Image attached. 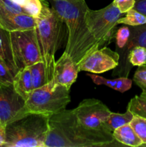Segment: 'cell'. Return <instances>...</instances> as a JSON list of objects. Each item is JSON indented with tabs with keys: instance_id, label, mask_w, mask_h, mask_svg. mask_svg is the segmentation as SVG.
Masks as SVG:
<instances>
[{
	"instance_id": "30",
	"label": "cell",
	"mask_w": 146,
	"mask_h": 147,
	"mask_svg": "<svg viewBox=\"0 0 146 147\" xmlns=\"http://www.w3.org/2000/svg\"><path fill=\"white\" fill-rule=\"evenodd\" d=\"M6 142L5 128L0 126V146H4Z\"/></svg>"
},
{
	"instance_id": "1",
	"label": "cell",
	"mask_w": 146,
	"mask_h": 147,
	"mask_svg": "<svg viewBox=\"0 0 146 147\" xmlns=\"http://www.w3.org/2000/svg\"><path fill=\"white\" fill-rule=\"evenodd\" d=\"M113 133L82 124L73 109L50 116L45 147L109 146L115 142Z\"/></svg>"
},
{
	"instance_id": "32",
	"label": "cell",
	"mask_w": 146,
	"mask_h": 147,
	"mask_svg": "<svg viewBox=\"0 0 146 147\" xmlns=\"http://www.w3.org/2000/svg\"><path fill=\"white\" fill-rule=\"evenodd\" d=\"M0 126H1V122H0Z\"/></svg>"
},
{
	"instance_id": "11",
	"label": "cell",
	"mask_w": 146,
	"mask_h": 147,
	"mask_svg": "<svg viewBox=\"0 0 146 147\" xmlns=\"http://www.w3.org/2000/svg\"><path fill=\"white\" fill-rule=\"evenodd\" d=\"M130 30V37L125 47L117 50L120 55L119 65L115 68L114 76L128 77L129 73L133 66L128 63L127 57L130 50L135 47H146V24L137 26H129Z\"/></svg>"
},
{
	"instance_id": "20",
	"label": "cell",
	"mask_w": 146,
	"mask_h": 147,
	"mask_svg": "<svg viewBox=\"0 0 146 147\" xmlns=\"http://www.w3.org/2000/svg\"><path fill=\"white\" fill-rule=\"evenodd\" d=\"M127 109L134 116H139L146 119V90H143L140 95H137L129 101Z\"/></svg>"
},
{
	"instance_id": "6",
	"label": "cell",
	"mask_w": 146,
	"mask_h": 147,
	"mask_svg": "<svg viewBox=\"0 0 146 147\" xmlns=\"http://www.w3.org/2000/svg\"><path fill=\"white\" fill-rule=\"evenodd\" d=\"M122 14L114 1L101 9L87 10L86 22L100 47L111 42L115 37L117 21Z\"/></svg>"
},
{
	"instance_id": "31",
	"label": "cell",
	"mask_w": 146,
	"mask_h": 147,
	"mask_svg": "<svg viewBox=\"0 0 146 147\" xmlns=\"http://www.w3.org/2000/svg\"><path fill=\"white\" fill-rule=\"evenodd\" d=\"M14 1H15L16 2H17V3H18V4H21V5H22L23 7H24V4H25L26 0H14Z\"/></svg>"
},
{
	"instance_id": "7",
	"label": "cell",
	"mask_w": 146,
	"mask_h": 147,
	"mask_svg": "<svg viewBox=\"0 0 146 147\" xmlns=\"http://www.w3.org/2000/svg\"><path fill=\"white\" fill-rule=\"evenodd\" d=\"M13 57L19 70L42 61L36 27L10 32Z\"/></svg>"
},
{
	"instance_id": "5",
	"label": "cell",
	"mask_w": 146,
	"mask_h": 147,
	"mask_svg": "<svg viewBox=\"0 0 146 147\" xmlns=\"http://www.w3.org/2000/svg\"><path fill=\"white\" fill-rule=\"evenodd\" d=\"M70 89L52 79L42 87L34 89L25 100L24 113H40L51 116L66 109L70 103Z\"/></svg>"
},
{
	"instance_id": "8",
	"label": "cell",
	"mask_w": 146,
	"mask_h": 147,
	"mask_svg": "<svg viewBox=\"0 0 146 147\" xmlns=\"http://www.w3.org/2000/svg\"><path fill=\"white\" fill-rule=\"evenodd\" d=\"M73 111L79 121L84 126L90 129L107 131L104 127V123L111 111L101 100L95 98L84 99Z\"/></svg>"
},
{
	"instance_id": "21",
	"label": "cell",
	"mask_w": 146,
	"mask_h": 147,
	"mask_svg": "<svg viewBox=\"0 0 146 147\" xmlns=\"http://www.w3.org/2000/svg\"><path fill=\"white\" fill-rule=\"evenodd\" d=\"M117 24H124L127 26H137L146 24V17L135 9H131L126 12L124 17L117 21Z\"/></svg>"
},
{
	"instance_id": "18",
	"label": "cell",
	"mask_w": 146,
	"mask_h": 147,
	"mask_svg": "<svg viewBox=\"0 0 146 147\" xmlns=\"http://www.w3.org/2000/svg\"><path fill=\"white\" fill-rule=\"evenodd\" d=\"M134 117V115L130 111L127 109V111L124 113H113L111 112L104 123V127L106 130L113 133L116 129L120 126L130 123L132 119Z\"/></svg>"
},
{
	"instance_id": "15",
	"label": "cell",
	"mask_w": 146,
	"mask_h": 147,
	"mask_svg": "<svg viewBox=\"0 0 146 147\" xmlns=\"http://www.w3.org/2000/svg\"><path fill=\"white\" fill-rule=\"evenodd\" d=\"M13 86L14 90L24 100H27L33 90L29 66L19 70L14 77Z\"/></svg>"
},
{
	"instance_id": "16",
	"label": "cell",
	"mask_w": 146,
	"mask_h": 147,
	"mask_svg": "<svg viewBox=\"0 0 146 147\" xmlns=\"http://www.w3.org/2000/svg\"><path fill=\"white\" fill-rule=\"evenodd\" d=\"M87 76L96 85L107 86L120 93H125L130 90L133 84V80L127 77L120 76L118 78L116 79H107L94 73H87Z\"/></svg>"
},
{
	"instance_id": "24",
	"label": "cell",
	"mask_w": 146,
	"mask_h": 147,
	"mask_svg": "<svg viewBox=\"0 0 146 147\" xmlns=\"http://www.w3.org/2000/svg\"><path fill=\"white\" fill-rule=\"evenodd\" d=\"M130 34V30L129 26L128 27L127 25L123 26L119 29H117L115 35V38L116 40V51L121 50L125 47L126 43L128 41Z\"/></svg>"
},
{
	"instance_id": "19",
	"label": "cell",
	"mask_w": 146,
	"mask_h": 147,
	"mask_svg": "<svg viewBox=\"0 0 146 147\" xmlns=\"http://www.w3.org/2000/svg\"><path fill=\"white\" fill-rule=\"evenodd\" d=\"M33 90L42 87L50 82L47 78L45 65L43 61L38 62L29 66Z\"/></svg>"
},
{
	"instance_id": "12",
	"label": "cell",
	"mask_w": 146,
	"mask_h": 147,
	"mask_svg": "<svg viewBox=\"0 0 146 147\" xmlns=\"http://www.w3.org/2000/svg\"><path fill=\"white\" fill-rule=\"evenodd\" d=\"M79 72L78 63L64 52L54 63L52 80L57 84L70 90L71 86L77 80Z\"/></svg>"
},
{
	"instance_id": "3",
	"label": "cell",
	"mask_w": 146,
	"mask_h": 147,
	"mask_svg": "<svg viewBox=\"0 0 146 147\" xmlns=\"http://www.w3.org/2000/svg\"><path fill=\"white\" fill-rule=\"evenodd\" d=\"M66 30L65 23L58 13L50 7L47 0H42L41 13L36 18V31L50 81L53 77L54 56L65 38Z\"/></svg>"
},
{
	"instance_id": "13",
	"label": "cell",
	"mask_w": 146,
	"mask_h": 147,
	"mask_svg": "<svg viewBox=\"0 0 146 147\" xmlns=\"http://www.w3.org/2000/svg\"><path fill=\"white\" fill-rule=\"evenodd\" d=\"M0 27L7 31H24L36 27V19L24 13L0 15Z\"/></svg>"
},
{
	"instance_id": "14",
	"label": "cell",
	"mask_w": 146,
	"mask_h": 147,
	"mask_svg": "<svg viewBox=\"0 0 146 147\" xmlns=\"http://www.w3.org/2000/svg\"><path fill=\"white\" fill-rule=\"evenodd\" d=\"M0 60L9 67L14 76L19 71L13 57L10 32L0 27Z\"/></svg>"
},
{
	"instance_id": "25",
	"label": "cell",
	"mask_w": 146,
	"mask_h": 147,
	"mask_svg": "<svg viewBox=\"0 0 146 147\" xmlns=\"http://www.w3.org/2000/svg\"><path fill=\"white\" fill-rule=\"evenodd\" d=\"M24 7L28 15L36 19L41 13L42 0H26Z\"/></svg>"
},
{
	"instance_id": "10",
	"label": "cell",
	"mask_w": 146,
	"mask_h": 147,
	"mask_svg": "<svg viewBox=\"0 0 146 147\" xmlns=\"http://www.w3.org/2000/svg\"><path fill=\"white\" fill-rule=\"evenodd\" d=\"M120 55L116 51L104 46L87 55L80 63L79 70L94 74L105 73L115 69L119 65Z\"/></svg>"
},
{
	"instance_id": "17",
	"label": "cell",
	"mask_w": 146,
	"mask_h": 147,
	"mask_svg": "<svg viewBox=\"0 0 146 147\" xmlns=\"http://www.w3.org/2000/svg\"><path fill=\"white\" fill-rule=\"evenodd\" d=\"M115 140L121 144L137 147L143 146V142L134 131L130 123L120 126L113 132Z\"/></svg>"
},
{
	"instance_id": "27",
	"label": "cell",
	"mask_w": 146,
	"mask_h": 147,
	"mask_svg": "<svg viewBox=\"0 0 146 147\" xmlns=\"http://www.w3.org/2000/svg\"><path fill=\"white\" fill-rule=\"evenodd\" d=\"M133 81L142 90H146V64L137 67L133 76Z\"/></svg>"
},
{
	"instance_id": "2",
	"label": "cell",
	"mask_w": 146,
	"mask_h": 147,
	"mask_svg": "<svg viewBox=\"0 0 146 147\" xmlns=\"http://www.w3.org/2000/svg\"><path fill=\"white\" fill-rule=\"evenodd\" d=\"M66 24L67 40L64 53L79 63L100 48L85 20L88 9L84 0H47Z\"/></svg>"
},
{
	"instance_id": "23",
	"label": "cell",
	"mask_w": 146,
	"mask_h": 147,
	"mask_svg": "<svg viewBox=\"0 0 146 147\" xmlns=\"http://www.w3.org/2000/svg\"><path fill=\"white\" fill-rule=\"evenodd\" d=\"M130 125L137 135L143 145H146V119L139 116H134Z\"/></svg>"
},
{
	"instance_id": "28",
	"label": "cell",
	"mask_w": 146,
	"mask_h": 147,
	"mask_svg": "<svg viewBox=\"0 0 146 147\" xmlns=\"http://www.w3.org/2000/svg\"><path fill=\"white\" fill-rule=\"evenodd\" d=\"M114 3L122 14L133 9L135 0H114Z\"/></svg>"
},
{
	"instance_id": "4",
	"label": "cell",
	"mask_w": 146,
	"mask_h": 147,
	"mask_svg": "<svg viewBox=\"0 0 146 147\" xmlns=\"http://www.w3.org/2000/svg\"><path fill=\"white\" fill-rule=\"evenodd\" d=\"M50 116L27 113L5 127V147H45Z\"/></svg>"
},
{
	"instance_id": "29",
	"label": "cell",
	"mask_w": 146,
	"mask_h": 147,
	"mask_svg": "<svg viewBox=\"0 0 146 147\" xmlns=\"http://www.w3.org/2000/svg\"><path fill=\"white\" fill-rule=\"evenodd\" d=\"M133 9L146 17V0H135Z\"/></svg>"
},
{
	"instance_id": "26",
	"label": "cell",
	"mask_w": 146,
	"mask_h": 147,
	"mask_svg": "<svg viewBox=\"0 0 146 147\" xmlns=\"http://www.w3.org/2000/svg\"><path fill=\"white\" fill-rule=\"evenodd\" d=\"M14 77V75L7 65L0 60V86L13 85Z\"/></svg>"
},
{
	"instance_id": "22",
	"label": "cell",
	"mask_w": 146,
	"mask_h": 147,
	"mask_svg": "<svg viewBox=\"0 0 146 147\" xmlns=\"http://www.w3.org/2000/svg\"><path fill=\"white\" fill-rule=\"evenodd\" d=\"M128 63L132 66H142L146 64V47H135L132 49L127 57Z\"/></svg>"
},
{
	"instance_id": "9",
	"label": "cell",
	"mask_w": 146,
	"mask_h": 147,
	"mask_svg": "<svg viewBox=\"0 0 146 147\" xmlns=\"http://www.w3.org/2000/svg\"><path fill=\"white\" fill-rule=\"evenodd\" d=\"M25 100L17 93L13 85L0 86V122L3 127L25 115Z\"/></svg>"
}]
</instances>
